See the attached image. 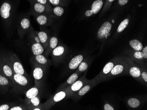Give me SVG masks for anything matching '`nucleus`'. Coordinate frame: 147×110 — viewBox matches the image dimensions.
<instances>
[{"mask_svg": "<svg viewBox=\"0 0 147 110\" xmlns=\"http://www.w3.org/2000/svg\"><path fill=\"white\" fill-rule=\"evenodd\" d=\"M105 0H86L84 10V15L90 17L96 15L103 9Z\"/></svg>", "mask_w": 147, "mask_h": 110, "instance_id": "nucleus-1", "label": "nucleus"}, {"mask_svg": "<svg viewBox=\"0 0 147 110\" xmlns=\"http://www.w3.org/2000/svg\"><path fill=\"white\" fill-rule=\"evenodd\" d=\"M12 80L21 89L25 90V91H26V90L30 88L31 82L29 76L14 74L12 77Z\"/></svg>", "mask_w": 147, "mask_h": 110, "instance_id": "nucleus-2", "label": "nucleus"}, {"mask_svg": "<svg viewBox=\"0 0 147 110\" xmlns=\"http://www.w3.org/2000/svg\"><path fill=\"white\" fill-rule=\"evenodd\" d=\"M11 64V68L15 74L22 75L25 76H28V73L26 72L22 63L20 61L17 56L15 54L11 56L10 57Z\"/></svg>", "mask_w": 147, "mask_h": 110, "instance_id": "nucleus-3", "label": "nucleus"}, {"mask_svg": "<svg viewBox=\"0 0 147 110\" xmlns=\"http://www.w3.org/2000/svg\"><path fill=\"white\" fill-rule=\"evenodd\" d=\"M112 24L109 21L103 23L97 32V37L99 40H104L108 38L112 29Z\"/></svg>", "mask_w": 147, "mask_h": 110, "instance_id": "nucleus-4", "label": "nucleus"}, {"mask_svg": "<svg viewBox=\"0 0 147 110\" xmlns=\"http://www.w3.org/2000/svg\"><path fill=\"white\" fill-rule=\"evenodd\" d=\"M46 73V69L42 66L35 64L33 70V76L35 85L39 86L42 82Z\"/></svg>", "mask_w": 147, "mask_h": 110, "instance_id": "nucleus-5", "label": "nucleus"}, {"mask_svg": "<svg viewBox=\"0 0 147 110\" xmlns=\"http://www.w3.org/2000/svg\"><path fill=\"white\" fill-rule=\"evenodd\" d=\"M31 6V11L34 15L41 14L51 13V11L48 9L45 6L40 4L35 1H32L30 2Z\"/></svg>", "mask_w": 147, "mask_h": 110, "instance_id": "nucleus-6", "label": "nucleus"}, {"mask_svg": "<svg viewBox=\"0 0 147 110\" xmlns=\"http://www.w3.org/2000/svg\"><path fill=\"white\" fill-rule=\"evenodd\" d=\"M67 51V47L63 45H59L52 51L53 57L55 60L60 59L64 56Z\"/></svg>", "mask_w": 147, "mask_h": 110, "instance_id": "nucleus-7", "label": "nucleus"}, {"mask_svg": "<svg viewBox=\"0 0 147 110\" xmlns=\"http://www.w3.org/2000/svg\"><path fill=\"white\" fill-rule=\"evenodd\" d=\"M67 96H69L68 91L65 89L64 90H62L57 93L55 94L51 100H50L49 102H47L48 106L53 105L56 103L66 98Z\"/></svg>", "mask_w": 147, "mask_h": 110, "instance_id": "nucleus-8", "label": "nucleus"}, {"mask_svg": "<svg viewBox=\"0 0 147 110\" xmlns=\"http://www.w3.org/2000/svg\"><path fill=\"white\" fill-rule=\"evenodd\" d=\"M36 20L37 23L41 26L47 25L52 23V18L48 13L36 15Z\"/></svg>", "mask_w": 147, "mask_h": 110, "instance_id": "nucleus-9", "label": "nucleus"}, {"mask_svg": "<svg viewBox=\"0 0 147 110\" xmlns=\"http://www.w3.org/2000/svg\"><path fill=\"white\" fill-rule=\"evenodd\" d=\"M20 34L21 36H24L32 28L29 19L26 17L23 18L20 22Z\"/></svg>", "mask_w": 147, "mask_h": 110, "instance_id": "nucleus-10", "label": "nucleus"}, {"mask_svg": "<svg viewBox=\"0 0 147 110\" xmlns=\"http://www.w3.org/2000/svg\"><path fill=\"white\" fill-rule=\"evenodd\" d=\"M85 81L81 79L77 81L76 80L68 87L66 88V89L68 91L69 96L74 93L78 91L80 89L82 88L85 83Z\"/></svg>", "mask_w": 147, "mask_h": 110, "instance_id": "nucleus-11", "label": "nucleus"}, {"mask_svg": "<svg viewBox=\"0 0 147 110\" xmlns=\"http://www.w3.org/2000/svg\"><path fill=\"white\" fill-rule=\"evenodd\" d=\"M33 61L34 64L42 66L45 69L49 65L48 59L42 54L38 55H34Z\"/></svg>", "mask_w": 147, "mask_h": 110, "instance_id": "nucleus-12", "label": "nucleus"}, {"mask_svg": "<svg viewBox=\"0 0 147 110\" xmlns=\"http://www.w3.org/2000/svg\"><path fill=\"white\" fill-rule=\"evenodd\" d=\"M83 60V56L82 55H79L76 56L70 61L68 65V68L71 70L77 69Z\"/></svg>", "mask_w": 147, "mask_h": 110, "instance_id": "nucleus-13", "label": "nucleus"}, {"mask_svg": "<svg viewBox=\"0 0 147 110\" xmlns=\"http://www.w3.org/2000/svg\"><path fill=\"white\" fill-rule=\"evenodd\" d=\"M37 34L41 43L42 45L45 50L46 49L48 45L49 42V37L46 32L44 31H35Z\"/></svg>", "mask_w": 147, "mask_h": 110, "instance_id": "nucleus-14", "label": "nucleus"}, {"mask_svg": "<svg viewBox=\"0 0 147 110\" xmlns=\"http://www.w3.org/2000/svg\"><path fill=\"white\" fill-rule=\"evenodd\" d=\"M11 8L10 4L7 2H5L2 4L0 9V14L2 18L7 19L10 17Z\"/></svg>", "mask_w": 147, "mask_h": 110, "instance_id": "nucleus-15", "label": "nucleus"}, {"mask_svg": "<svg viewBox=\"0 0 147 110\" xmlns=\"http://www.w3.org/2000/svg\"><path fill=\"white\" fill-rule=\"evenodd\" d=\"M58 43V39L55 36H53L50 38L47 47L45 49V55L50 54L53 50L57 46Z\"/></svg>", "mask_w": 147, "mask_h": 110, "instance_id": "nucleus-16", "label": "nucleus"}, {"mask_svg": "<svg viewBox=\"0 0 147 110\" xmlns=\"http://www.w3.org/2000/svg\"><path fill=\"white\" fill-rule=\"evenodd\" d=\"M39 86H36L30 87L26 91V97L28 99H30L39 95L40 92Z\"/></svg>", "mask_w": 147, "mask_h": 110, "instance_id": "nucleus-17", "label": "nucleus"}, {"mask_svg": "<svg viewBox=\"0 0 147 110\" xmlns=\"http://www.w3.org/2000/svg\"><path fill=\"white\" fill-rule=\"evenodd\" d=\"M31 49L32 53L34 56L42 54L45 50L42 44L37 43H32Z\"/></svg>", "mask_w": 147, "mask_h": 110, "instance_id": "nucleus-18", "label": "nucleus"}, {"mask_svg": "<svg viewBox=\"0 0 147 110\" xmlns=\"http://www.w3.org/2000/svg\"><path fill=\"white\" fill-rule=\"evenodd\" d=\"M130 46L135 51H142L143 48V45L141 41L137 39H133L129 41Z\"/></svg>", "mask_w": 147, "mask_h": 110, "instance_id": "nucleus-19", "label": "nucleus"}, {"mask_svg": "<svg viewBox=\"0 0 147 110\" xmlns=\"http://www.w3.org/2000/svg\"><path fill=\"white\" fill-rule=\"evenodd\" d=\"M125 67L124 65L123 64H117L114 65L110 73H111V75L115 76L120 74L123 72Z\"/></svg>", "mask_w": 147, "mask_h": 110, "instance_id": "nucleus-20", "label": "nucleus"}, {"mask_svg": "<svg viewBox=\"0 0 147 110\" xmlns=\"http://www.w3.org/2000/svg\"><path fill=\"white\" fill-rule=\"evenodd\" d=\"M51 5L61 7L67 6L70 2V0H48Z\"/></svg>", "mask_w": 147, "mask_h": 110, "instance_id": "nucleus-21", "label": "nucleus"}, {"mask_svg": "<svg viewBox=\"0 0 147 110\" xmlns=\"http://www.w3.org/2000/svg\"><path fill=\"white\" fill-rule=\"evenodd\" d=\"M2 70L4 74L7 77H9L12 80V77L14 75L13 70L11 66H9L8 65H4L2 67Z\"/></svg>", "mask_w": 147, "mask_h": 110, "instance_id": "nucleus-22", "label": "nucleus"}, {"mask_svg": "<svg viewBox=\"0 0 147 110\" xmlns=\"http://www.w3.org/2000/svg\"><path fill=\"white\" fill-rule=\"evenodd\" d=\"M78 74L77 73H74L72 74L70 77L68 78L66 83L63 85V87H68L69 86L72 85L73 83H75L78 79Z\"/></svg>", "mask_w": 147, "mask_h": 110, "instance_id": "nucleus-23", "label": "nucleus"}, {"mask_svg": "<svg viewBox=\"0 0 147 110\" xmlns=\"http://www.w3.org/2000/svg\"><path fill=\"white\" fill-rule=\"evenodd\" d=\"M129 19L128 18L124 19L121 23L119 24L117 29V32L118 33H121L128 27L129 24Z\"/></svg>", "mask_w": 147, "mask_h": 110, "instance_id": "nucleus-24", "label": "nucleus"}, {"mask_svg": "<svg viewBox=\"0 0 147 110\" xmlns=\"http://www.w3.org/2000/svg\"><path fill=\"white\" fill-rule=\"evenodd\" d=\"M129 74L135 78H139L141 76V71L139 68L136 66H132L129 69Z\"/></svg>", "mask_w": 147, "mask_h": 110, "instance_id": "nucleus-25", "label": "nucleus"}, {"mask_svg": "<svg viewBox=\"0 0 147 110\" xmlns=\"http://www.w3.org/2000/svg\"><path fill=\"white\" fill-rule=\"evenodd\" d=\"M64 9L63 7L59 6H54L52 9V11L51 13L56 15L57 17H60L62 16L64 14Z\"/></svg>", "mask_w": 147, "mask_h": 110, "instance_id": "nucleus-26", "label": "nucleus"}, {"mask_svg": "<svg viewBox=\"0 0 147 110\" xmlns=\"http://www.w3.org/2000/svg\"><path fill=\"white\" fill-rule=\"evenodd\" d=\"M29 33V38L30 41L32 43H41L39 38L37 35L36 32L33 30V28H31L30 30L28 31Z\"/></svg>", "mask_w": 147, "mask_h": 110, "instance_id": "nucleus-27", "label": "nucleus"}, {"mask_svg": "<svg viewBox=\"0 0 147 110\" xmlns=\"http://www.w3.org/2000/svg\"><path fill=\"white\" fill-rule=\"evenodd\" d=\"M127 103L130 107L133 108H136L140 105L141 102L137 98H132L128 100Z\"/></svg>", "mask_w": 147, "mask_h": 110, "instance_id": "nucleus-28", "label": "nucleus"}, {"mask_svg": "<svg viewBox=\"0 0 147 110\" xmlns=\"http://www.w3.org/2000/svg\"><path fill=\"white\" fill-rule=\"evenodd\" d=\"M28 100L29 101V102L28 103H29L30 105H32L33 106L32 108H34V107H38L40 105V98L39 95H38L31 99H28Z\"/></svg>", "mask_w": 147, "mask_h": 110, "instance_id": "nucleus-29", "label": "nucleus"}, {"mask_svg": "<svg viewBox=\"0 0 147 110\" xmlns=\"http://www.w3.org/2000/svg\"><path fill=\"white\" fill-rule=\"evenodd\" d=\"M91 86L90 85H86L82 87V88L78 90V92L76 94L77 97H81L84 96L86 93H87L90 89Z\"/></svg>", "mask_w": 147, "mask_h": 110, "instance_id": "nucleus-30", "label": "nucleus"}, {"mask_svg": "<svg viewBox=\"0 0 147 110\" xmlns=\"http://www.w3.org/2000/svg\"><path fill=\"white\" fill-rule=\"evenodd\" d=\"M114 65L115 64L113 62H109L106 64L102 70L103 74L104 75H107L109 73Z\"/></svg>", "mask_w": 147, "mask_h": 110, "instance_id": "nucleus-31", "label": "nucleus"}, {"mask_svg": "<svg viewBox=\"0 0 147 110\" xmlns=\"http://www.w3.org/2000/svg\"><path fill=\"white\" fill-rule=\"evenodd\" d=\"M116 0H105V4L102 9V12H105L107 11L111 7L113 2Z\"/></svg>", "mask_w": 147, "mask_h": 110, "instance_id": "nucleus-32", "label": "nucleus"}, {"mask_svg": "<svg viewBox=\"0 0 147 110\" xmlns=\"http://www.w3.org/2000/svg\"><path fill=\"white\" fill-rule=\"evenodd\" d=\"M32 1H36V2H38L40 4H42L44 5L48 9L51 11V13L52 7L48 0H33Z\"/></svg>", "mask_w": 147, "mask_h": 110, "instance_id": "nucleus-33", "label": "nucleus"}, {"mask_svg": "<svg viewBox=\"0 0 147 110\" xmlns=\"http://www.w3.org/2000/svg\"><path fill=\"white\" fill-rule=\"evenodd\" d=\"M88 68V64L86 62L83 61L80 63L78 67V72H83L86 70Z\"/></svg>", "mask_w": 147, "mask_h": 110, "instance_id": "nucleus-34", "label": "nucleus"}, {"mask_svg": "<svg viewBox=\"0 0 147 110\" xmlns=\"http://www.w3.org/2000/svg\"><path fill=\"white\" fill-rule=\"evenodd\" d=\"M117 2L115 3V5L118 8H122L126 5L128 3L129 0H116Z\"/></svg>", "mask_w": 147, "mask_h": 110, "instance_id": "nucleus-35", "label": "nucleus"}, {"mask_svg": "<svg viewBox=\"0 0 147 110\" xmlns=\"http://www.w3.org/2000/svg\"><path fill=\"white\" fill-rule=\"evenodd\" d=\"M9 81L6 77L0 75V85L6 86L9 84Z\"/></svg>", "mask_w": 147, "mask_h": 110, "instance_id": "nucleus-36", "label": "nucleus"}, {"mask_svg": "<svg viewBox=\"0 0 147 110\" xmlns=\"http://www.w3.org/2000/svg\"><path fill=\"white\" fill-rule=\"evenodd\" d=\"M134 56L137 59L141 60L144 59L143 55L141 51H136L134 54Z\"/></svg>", "mask_w": 147, "mask_h": 110, "instance_id": "nucleus-37", "label": "nucleus"}, {"mask_svg": "<svg viewBox=\"0 0 147 110\" xmlns=\"http://www.w3.org/2000/svg\"><path fill=\"white\" fill-rule=\"evenodd\" d=\"M142 51V53L143 55L144 58L147 59V47L145 46L144 48H143Z\"/></svg>", "mask_w": 147, "mask_h": 110, "instance_id": "nucleus-38", "label": "nucleus"}, {"mask_svg": "<svg viewBox=\"0 0 147 110\" xmlns=\"http://www.w3.org/2000/svg\"><path fill=\"white\" fill-rule=\"evenodd\" d=\"M104 110H114V109L111 105L108 103H106L104 106Z\"/></svg>", "mask_w": 147, "mask_h": 110, "instance_id": "nucleus-39", "label": "nucleus"}, {"mask_svg": "<svg viewBox=\"0 0 147 110\" xmlns=\"http://www.w3.org/2000/svg\"><path fill=\"white\" fill-rule=\"evenodd\" d=\"M142 78L146 83L147 82V73L146 72H143L141 73Z\"/></svg>", "mask_w": 147, "mask_h": 110, "instance_id": "nucleus-40", "label": "nucleus"}, {"mask_svg": "<svg viewBox=\"0 0 147 110\" xmlns=\"http://www.w3.org/2000/svg\"><path fill=\"white\" fill-rule=\"evenodd\" d=\"M9 108V107L8 105H3L0 106V110H8Z\"/></svg>", "mask_w": 147, "mask_h": 110, "instance_id": "nucleus-41", "label": "nucleus"}, {"mask_svg": "<svg viewBox=\"0 0 147 110\" xmlns=\"http://www.w3.org/2000/svg\"><path fill=\"white\" fill-rule=\"evenodd\" d=\"M11 110H23L24 108L20 106H16L11 108Z\"/></svg>", "mask_w": 147, "mask_h": 110, "instance_id": "nucleus-42", "label": "nucleus"}, {"mask_svg": "<svg viewBox=\"0 0 147 110\" xmlns=\"http://www.w3.org/2000/svg\"><path fill=\"white\" fill-rule=\"evenodd\" d=\"M32 110H42L41 109V108H40V107H34V108H32Z\"/></svg>", "mask_w": 147, "mask_h": 110, "instance_id": "nucleus-43", "label": "nucleus"}, {"mask_svg": "<svg viewBox=\"0 0 147 110\" xmlns=\"http://www.w3.org/2000/svg\"><path fill=\"white\" fill-rule=\"evenodd\" d=\"M30 2H31V1H32L33 0H28Z\"/></svg>", "mask_w": 147, "mask_h": 110, "instance_id": "nucleus-44", "label": "nucleus"}, {"mask_svg": "<svg viewBox=\"0 0 147 110\" xmlns=\"http://www.w3.org/2000/svg\"></svg>", "mask_w": 147, "mask_h": 110, "instance_id": "nucleus-45", "label": "nucleus"}]
</instances>
